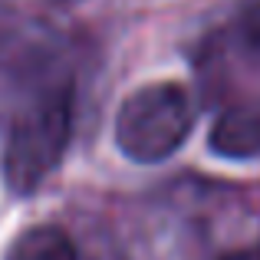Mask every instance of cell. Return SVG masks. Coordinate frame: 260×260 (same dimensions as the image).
<instances>
[{
    "label": "cell",
    "mask_w": 260,
    "mask_h": 260,
    "mask_svg": "<svg viewBox=\"0 0 260 260\" xmlns=\"http://www.w3.org/2000/svg\"><path fill=\"white\" fill-rule=\"evenodd\" d=\"M73 139V86L37 95L13 119L4 142V181L13 194H33L59 168Z\"/></svg>",
    "instance_id": "cell-1"
},
{
    "label": "cell",
    "mask_w": 260,
    "mask_h": 260,
    "mask_svg": "<svg viewBox=\"0 0 260 260\" xmlns=\"http://www.w3.org/2000/svg\"><path fill=\"white\" fill-rule=\"evenodd\" d=\"M194 128V99L181 83H148L122 99L115 112V145L128 161L155 165L172 158Z\"/></svg>",
    "instance_id": "cell-2"
},
{
    "label": "cell",
    "mask_w": 260,
    "mask_h": 260,
    "mask_svg": "<svg viewBox=\"0 0 260 260\" xmlns=\"http://www.w3.org/2000/svg\"><path fill=\"white\" fill-rule=\"evenodd\" d=\"M208 145L221 158H257L260 155V109L237 106L217 115Z\"/></svg>",
    "instance_id": "cell-3"
},
{
    "label": "cell",
    "mask_w": 260,
    "mask_h": 260,
    "mask_svg": "<svg viewBox=\"0 0 260 260\" xmlns=\"http://www.w3.org/2000/svg\"><path fill=\"white\" fill-rule=\"evenodd\" d=\"M7 260H79V254L63 228L33 224L13 237V244L7 247Z\"/></svg>",
    "instance_id": "cell-4"
},
{
    "label": "cell",
    "mask_w": 260,
    "mask_h": 260,
    "mask_svg": "<svg viewBox=\"0 0 260 260\" xmlns=\"http://www.w3.org/2000/svg\"><path fill=\"white\" fill-rule=\"evenodd\" d=\"M237 37L254 63H260V0H250L237 17Z\"/></svg>",
    "instance_id": "cell-5"
},
{
    "label": "cell",
    "mask_w": 260,
    "mask_h": 260,
    "mask_svg": "<svg viewBox=\"0 0 260 260\" xmlns=\"http://www.w3.org/2000/svg\"><path fill=\"white\" fill-rule=\"evenodd\" d=\"M221 260H260V247H244V250H231Z\"/></svg>",
    "instance_id": "cell-6"
}]
</instances>
